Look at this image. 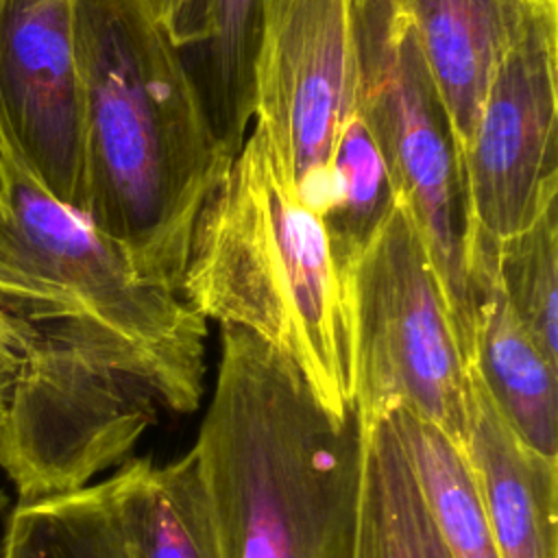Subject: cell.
Returning <instances> with one entry per match:
<instances>
[{"label": "cell", "mask_w": 558, "mask_h": 558, "mask_svg": "<svg viewBox=\"0 0 558 558\" xmlns=\"http://www.w3.org/2000/svg\"><path fill=\"white\" fill-rule=\"evenodd\" d=\"M83 207L148 283L181 294L198 214L231 157L148 0H74Z\"/></svg>", "instance_id": "cell-1"}, {"label": "cell", "mask_w": 558, "mask_h": 558, "mask_svg": "<svg viewBox=\"0 0 558 558\" xmlns=\"http://www.w3.org/2000/svg\"><path fill=\"white\" fill-rule=\"evenodd\" d=\"M222 558H357L366 421L329 410L301 368L220 325L216 386L192 447Z\"/></svg>", "instance_id": "cell-2"}, {"label": "cell", "mask_w": 558, "mask_h": 558, "mask_svg": "<svg viewBox=\"0 0 558 558\" xmlns=\"http://www.w3.org/2000/svg\"><path fill=\"white\" fill-rule=\"evenodd\" d=\"M181 294L205 320L286 353L329 410L355 403L351 286L320 216L253 126L198 214Z\"/></svg>", "instance_id": "cell-3"}, {"label": "cell", "mask_w": 558, "mask_h": 558, "mask_svg": "<svg viewBox=\"0 0 558 558\" xmlns=\"http://www.w3.org/2000/svg\"><path fill=\"white\" fill-rule=\"evenodd\" d=\"M0 314L26 342L109 360L159 386L174 412L205 390V318L148 283L126 253L0 153Z\"/></svg>", "instance_id": "cell-4"}, {"label": "cell", "mask_w": 558, "mask_h": 558, "mask_svg": "<svg viewBox=\"0 0 558 558\" xmlns=\"http://www.w3.org/2000/svg\"><path fill=\"white\" fill-rule=\"evenodd\" d=\"M357 96L366 124L412 216L469 366L475 310L469 283L471 211L451 120L410 17L395 0H353Z\"/></svg>", "instance_id": "cell-5"}, {"label": "cell", "mask_w": 558, "mask_h": 558, "mask_svg": "<svg viewBox=\"0 0 558 558\" xmlns=\"http://www.w3.org/2000/svg\"><path fill=\"white\" fill-rule=\"evenodd\" d=\"M349 286L353 399L364 421L405 408L466 451L471 373L405 205L397 203L355 262Z\"/></svg>", "instance_id": "cell-6"}, {"label": "cell", "mask_w": 558, "mask_h": 558, "mask_svg": "<svg viewBox=\"0 0 558 558\" xmlns=\"http://www.w3.org/2000/svg\"><path fill=\"white\" fill-rule=\"evenodd\" d=\"M355 96L353 0H264L251 126L318 216L329 196L331 155L355 113Z\"/></svg>", "instance_id": "cell-7"}, {"label": "cell", "mask_w": 558, "mask_h": 558, "mask_svg": "<svg viewBox=\"0 0 558 558\" xmlns=\"http://www.w3.org/2000/svg\"><path fill=\"white\" fill-rule=\"evenodd\" d=\"M471 238L504 240L558 198V0H530L462 155Z\"/></svg>", "instance_id": "cell-8"}, {"label": "cell", "mask_w": 558, "mask_h": 558, "mask_svg": "<svg viewBox=\"0 0 558 558\" xmlns=\"http://www.w3.org/2000/svg\"><path fill=\"white\" fill-rule=\"evenodd\" d=\"M0 153L83 207V98L74 0H0Z\"/></svg>", "instance_id": "cell-9"}, {"label": "cell", "mask_w": 558, "mask_h": 558, "mask_svg": "<svg viewBox=\"0 0 558 558\" xmlns=\"http://www.w3.org/2000/svg\"><path fill=\"white\" fill-rule=\"evenodd\" d=\"M469 283L475 310L469 373L523 445L558 458V364L517 320L477 251L469 253Z\"/></svg>", "instance_id": "cell-10"}, {"label": "cell", "mask_w": 558, "mask_h": 558, "mask_svg": "<svg viewBox=\"0 0 558 558\" xmlns=\"http://www.w3.org/2000/svg\"><path fill=\"white\" fill-rule=\"evenodd\" d=\"M466 460L501 558H558V458L523 445L471 375Z\"/></svg>", "instance_id": "cell-11"}, {"label": "cell", "mask_w": 558, "mask_h": 558, "mask_svg": "<svg viewBox=\"0 0 558 558\" xmlns=\"http://www.w3.org/2000/svg\"><path fill=\"white\" fill-rule=\"evenodd\" d=\"M410 17L462 155L493 70L530 0H395Z\"/></svg>", "instance_id": "cell-12"}, {"label": "cell", "mask_w": 558, "mask_h": 558, "mask_svg": "<svg viewBox=\"0 0 558 558\" xmlns=\"http://www.w3.org/2000/svg\"><path fill=\"white\" fill-rule=\"evenodd\" d=\"M105 484L126 558H222L192 449L168 464L126 460Z\"/></svg>", "instance_id": "cell-13"}, {"label": "cell", "mask_w": 558, "mask_h": 558, "mask_svg": "<svg viewBox=\"0 0 558 558\" xmlns=\"http://www.w3.org/2000/svg\"><path fill=\"white\" fill-rule=\"evenodd\" d=\"M264 0H201V50L187 68L209 126L233 159L253 124V76L262 37Z\"/></svg>", "instance_id": "cell-14"}, {"label": "cell", "mask_w": 558, "mask_h": 558, "mask_svg": "<svg viewBox=\"0 0 558 558\" xmlns=\"http://www.w3.org/2000/svg\"><path fill=\"white\" fill-rule=\"evenodd\" d=\"M357 558H449L390 414L366 421Z\"/></svg>", "instance_id": "cell-15"}, {"label": "cell", "mask_w": 558, "mask_h": 558, "mask_svg": "<svg viewBox=\"0 0 558 558\" xmlns=\"http://www.w3.org/2000/svg\"><path fill=\"white\" fill-rule=\"evenodd\" d=\"M388 414L449 558H501L466 453L414 412Z\"/></svg>", "instance_id": "cell-16"}, {"label": "cell", "mask_w": 558, "mask_h": 558, "mask_svg": "<svg viewBox=\"0 0 558 558\" xmlns=\"http://www.w3.org/2000/svg\"><path fill=\"white\" fill-rule=\"evenodd\" d=\"M397 203L388 168L355 111L331 155L329 196L320 216L333 262L347 281Z\"/></svg>", "instance_id": "cell-17"}, {"label": "cell", "mask_w": 558, "mask_h": 558, "mask_svg": "<svg viewBox=\"0 0 558 558\" xmlns=\"http://www.w3.org/2000/svg\"><path fill=\"white\" fill-rule=\"evenodd\" d=\"M523 329L558 364V198H551L521 231L490 240L471 238Z\"/></svg>", "instance_id": "cell-18"}, {"label": "cell", "mask_w": 558, "mask_h": 558, "mask_svg": "<svg viewBox=\"0 0 558 558\" xmlns=\"http://www.w3.org/2000/svg\"><path fill=\"white\" fill-rule=\"evenodd\" d=\"M0 558H126L107 484L17 501L4 527Z\"/></svg>", "instance_id": "cell-19"}, {"label": "cell", "mask_w": 558, "mask_h": 558, "mask_svg": "<svg viewBox=\"0 0 558 558\" xmlns=\"http://www.w3.org/2000/svg\"><path fill=\"white\" fill-rule=\"evenodd\" d=\"M170 41L179 48H194L201 37V0H148Z\"/></svg>", "instance_id": "cell-20"}, {"label": "cell", "mask_w": 558, "mask_h": 558, "mask_svg": "<svg viewBox=\"0 0 558 558\" xmlns=\"http://www.w3.org/2000/svg\"><path fill=\"white\" fill-rule=\"evenodd\" d=\"M22 362L20 351V336L15 327L9 323L4 314H0V410L4 405V399L17 377Z\"/></svg>", "instance_id": "cell-21"}, {"label": "cell", "mask_w": 558, "mask_h": 558, "mask_svg": "<svg viewBox=\"0 0 558 558\" xmlns=\"http://www.w3.org/2000/svg\"><path fill=\"white\" fill-rule=\"evenodd\" d=\"M2 506H4V495L0 493V510H2Z\"/></svg>", "instance_id": "cell-22"}]
</instances>
